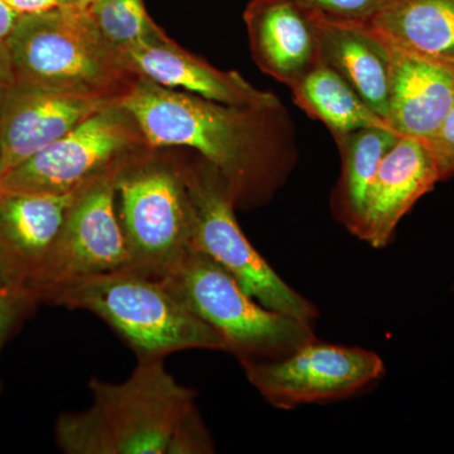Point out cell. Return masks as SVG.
Here are the masks:
<instances>
[{"label": "cell", "instance_id": "obj_1", "mask_svg": "<svg viewBox=\"0 0 454 454\" xmlns=\"http://www.w3.org/2000/svg\"><path fill=\"white\" fill-rule=\"evenodd\" d=\"M119 104L151 148L190 149L219 170L236 208L268 201L294 164V133L282 103L230 106L139 77Z\"/></svg>", "mask_w": 454, "mask_h": 454}, {"label": "cell", "instance_id": "obj_2", "mask_svg": "<svg viewBox=\"0 0 454 454\" xmlns=\"http://www.w3.org/2000/svg\"><path fill=\"white\" fill-rule=\"evenodd\" d=\"M94 404L57 419L56 442L68 454H168L196 393L179 384L163 358H138L121 384L92 379Z\"/></svg>", "mask_w": 454, "mask_h": 454}, {"label": "cell", "instance_id": "obj_3", "mask_svg": "<svg viewBox=\"0 0 454 454\" xmlns=\"http://www.w3.org/2000/svg\"><path fill=\"white\" fill-rule=\"evenodd\" d=\"M7 47L16 82L121 103L139 79L98 31L88 5L20 16Z\"/></svg>", "mask_w": 454, "mask_h": 454}, {"label": "cell", "instance_id": "obj_4", "mask_svg": "<svg viewBox=\"0 0 454 454\" xmlns=\"http://www.w3.org/2000/svg\"><path fill=\"white\" fill-rule=\"evenodd\" d=\"M47 304L83 309L106 322L138 358H166L184 349L226 351L223 336L191 312L162 280L131 269L68 284Z\"/></svg>", "mask_w": 454, "mask_h": 454}, {"label": "cell", "instance_id": "obj_5", "mask_svg": "<svg viewBox=\"0 0 454 454\" xmlns=\"http://www.w3.org/2000/svg\"><path fill=\"white\" fill-rule=\"evenodd\" d=\"M191 312L217 331L226 351L243 360H277L316 340L312 322L269 309L225 268L191 249L162 278Z\"/></svg>", "mask_w": 454, "mask_h": 454}, {"label": "cell", "instance_id": "obj_6", "mask_svg": "<svg viewBox=\"0 0 454 454\" xmlns=\"http://www.w3.org/2000/svg\"><path fill=\"white\" fill-rule=\"evenodd\" d=\"M116 208L131 270L162 279L191 247L186 155L152 149L116 182Z\"/></svg>", "mask_w": 454, "mask_h": 454}, {"label": "cell", "instance_id": "obj_7", "mask_svg": "<svg viewBox=\"0 0 454 454\" xmlns=\"http://www.w3.org/2000/svg\"><path fill=\"white\" fill-rule=\"evenodd\" d=\"M186 173L192 249L225 268L267 309L315 321L316 307L284 282L244 235L236 220L234 200L219 170L196 154L186 155Z\"/></svg>", "mask_w": 454, "mask_h": 454}, {"label": "cell", "instance_id": "obj_8", "mask_svg": "<svg viewBox=\"0 0 454 454\" xmlns=\"http://www.w3.org/2000/svg\"><path fill=\"white\" fill-rule=\"evenodd\" d=\"M152 149L131 114L113 104L9 170L4 188L52 195L77 192L121 172Z\"/></svg>", "mask_w": 454, "mask_h": 454}, {"label": "cell", "instance_id": "obj_9", "mask_svg": "<svg viewBox=\"0 0 454 454\" xmlns=\"http://www.w3.org/2000/svg\"><path fill=\"white\" fill-rule=\"evenodd\" d=\"M121 172L98 179L77 196L49 255L26 286L38 303L68 284L130 268L116 208Z\"/></svg>", "mask_w": 454, "mask_h": 454}, {"label": "cell", "instance_id": "obj_10", "mask_svg": "<svg viewBox=\"0 0 454 454\" xmlns=\"http://www.w3.org/2000/svg\"><path fill=\"white\" fill-rule=\"evenodd\" d=\"M240 363L262 397L286 411L352 395L385 372L384 361L375 352L317 340L286 357Z\"/></svg>", "mask_w": 454, "mask_h": 454}, {"label": "cell", "instance_id": "obj_11", "mask_svg": "<svg viewBox=\"0 0 454 454\" xmlns=\"http://www.w3.org/2000/svg\"><path fill=\"white\" fill-rule=\"evenodd\" d=\"M113 104L115 101L14 82L0 109L5 175L62 138L92 114Z\"/></svg>", "mask_w": 454, "mask_h": 454}, {"label": "cell", "instance_id": "obj_12", "mask_svg": "<svg viewBox=\"0 0 454 454\" xmlns=\"http://www.w3.org/2000/svg\"><path fill=\"white\" fill-rule=\"evenodd\" d=\"M77 192H0V286L26 288L56 243Z\"/></svg>", "mask_w": 454, "mask_h": 454}, {"label": "cell", "instance_id": "obj_13", "mask_svg": "<svg viewBox=\"0 0 454 454\" xmlns=\"http://www.w3.org/2000/svg\"><path fill=\"white\" fill-rule=\"evenodd\" d=\"M125 66L138 77L230 106L279 104L273 92L254 88L240 74L223 71L182 49L160 29L157 35L121 53Z\"/></svg>", "mask_w": 454, "mask_h": 454}, {"label": "cell", "instance_id": "obj_14", "mask_svg": "<svg viewBox=\"0 0 454 454\" xmlns=\"http://www.w3.org/2000/svg\"><path fill=\"white\" fill-rule=\"evenodd\" d=\"M438 182L437 166L426 143L400 137L370 184L352 234L376 249L387 247L400 220Z\"/></svg>", "mask_w": 454, "mask_h": 454}, {"label": "cell", "instance_id": "obj_15", "mask_svg": "<svg viewBox=\"0 0 454 454\" xmlns=\"http://www.w3.org/2000/svg\"><path fill=\"white\" fill-rule=\"evenodd\" d=\"M244 20L256 65L289 89L322 62L313 18L292 0H252Z\"/></svg>", "mask_w": 454, "mask_h": 454}, {"label": "cell", "instance_id": "obj_16", "mask_svg": "<svg viewBox=\"0 0 454 454\" xmlns=\"http://www.w3.org/2000/svg\"><path fill=\"white\" fill-rule=\"evenodd\" d=\"M310 16L316 25L322 61L339 73L373 112L387 121L389 44L369 22L336 20L317 13Z\"/></svg>", "mask_w": 454, "mask_h": 454}, {"label": "cell", "instance_id": "obj_17", "mask_svg": "<svg viewBox=\"0 0 454 454\" xmlns=\"http://www.w3.org/2000/svg\"><path fill=\"white\" fill-rule=\"evenodd\" d=\"M389 47L387 121L399 136L427 143L452 109L454 71Z\"/></svg>", "mask_w": 454, "mask_h": 454}, {"label": "cell", "instance_id": "obj_18", "mask_svg": "<svg viewBox=\"0 0 454 454\" xmlns=\"http://www.w3.org/2000/svg\"><path fill=\"white\" fill-rule=\"evenodd\" d=\"M369 25L390 46L454 71V0H389Z\"/></svg>", "mask_w": 454, "mask_h": 454}, {"label": "cell", "instance_id": "obj_19", "mask_svg": "<svg viewBox=\"0 0 454 454\" xmlns=\"http://www.w3.org/2000/svg\"><path fill=\"white\" fill-rule=\"evenodd\" d=\"M292 90L294 103L310 118L324 122L334 137L363 128H389L339 73L319 62ZM394 130V129H393Z\"/></svg>", "mask_w": 454, "mask_h": 454}, {"label": "cell", "instance_id": "obj_20", "mask_svg": "<svg viewBox=\"0 0 454 454\" xmlns=\"http://www.w3.org/2000/svg\"><path fill=\"white\" fill-rule=\"evenodd\" d=\"M389 128H363L334 137L342 158L336 193L337 211L349 231L356 225L367 191L387 152L400 139Z\"/></svg>", "mask_w": 454, "mask_h": 454}, {"label": "cell", "instance_id": "obj_21", "mask_svg": "<svg viewBox=\"0 0 454 454\" xmlns=\"http://www.w3.org/2000/svg\"><path fill=\"white\" fill-rule=\"evenodd\" d=\"M88 8L98 31L121 55L162 29L149 16L143 0H94Z\"/></svg>", "mask_w": 454, "mask_h": 454}, {"label": "cell", "instance_id": "obj_22", "mask_svg": "<svg viewBox=\"0 0 454 454\" xmlns=\"http://www.w3.org/2000/svg\"><path fill=\"white\" fill-rule=\"evenodd\" d=\"M38 304L28 289L0 286V352Z\"/></svg>", "mask_w": 454, "mask_h": 454}, {"label": "cell", "instance_id": "obj_23", "mask_svg": "<svg viewBox=\"0 0 454 454\" xmlns=\"http://www.w3.org/2000/svg\"><path fill=\"white\" fill-rule=\"evenodd\" d=\"M310 13L336 20L370 22L389 0H292Z\"/></svg>", "mask_w": 454, "mask_h": 454}, {"label": "cell", "instance_id": "obj_24", "mask_svg": "<svg viewBox=\"0 0 454 454\" xmlns=\"http://www.w3.org/2000/svg\"><path fill=\"white\" fill-rule=\"evenodd\" d=\"M214 446L197 409H192L179 424L168 454L212 453Z\"/></svg>", "mask_w": 454, "mask_h": 454}, {"label": "cell", "instance_id": "obj_25", "mask_svg": "<svg viewBox=\"0 0 454 454\" xmlns=\"http://www.w3.org/2000/svg\"><path fill=\"white\" fill-rule=\"evenodd\" d=\"M437 166L439 179L454 176V104L443 124L432 139L426 143Z\"/></svg>", "mask_w": 454, "mask_h": 454}, {"label": "cell", "instance_id": "obj_26", "mask_svg": "<svg viewBox=\"0 0 454 454\" xmlns=\"http://www.w3.org/2000/svg\"><path fill=\"white\" fill-rule=\"evenodd\" d=\"M14 82H16V74L9 56L7 42H0V109Z\"/></svg>", "mask_w": 454, "mask_h": 454}, {"label": "cell", "instance_id": "obj_27", "mask_svg": "<svg viewBox=\"0 0 454 454\" xmlns=\"http://www.w3.org/2000/svg\"><path fill=\"white\" fill-rule=\"evenodd\" d=\"M18 16L41 13L59 7L57 0H4Z\"/></svg>", "mask_w": 454, "mask_h": 454}, {"label": "cell", "instance_id": "obj_28", "mask_svg": "<svg viewBox=\"0 0 454 454\" xmlns=\"http://www.w3.org/2000/svg\"><path fill=\"white\" fill-rule=\"evenodd\" d=\"M20 17L4 0H0V42H7Z\"/></svg>", "mask_w": 454, "mask_h": 454}, {"label": "cell", "instance_id": "obj_29", "mask_svg": "<svg viewBox=\"0 0 454 454\" xmlns=\"http://www.w3.org/2000/svg\"><path fill=\"white\" fill-rule=\"evenodd\" d=\"M4 177H5L4 158H3V149H2V145H0V192H2L3 188H4Z\"/></svg>", "mask_w": 454, "mask_h": 454}, {"label": "cell", "instance_id": "obj_30", "mask_svg": "<svg viewBox=\"0 0 454 454\" xmlns=\"http://www.w3.org/2000/svg\"><path fill=\"white\" fill-rule=\"evenodd\" d=\"M59 5L71 7V5H88V0H57Z\"/></svg>", "mask_w": 454, "mask_h": 454}, {"label": "cell", "instance_id": "obj_31", "mask_svg": "<svg viewBox=\"0 0 454 454\" xmlns=\"http://www.w3.org/2000/svg\"><path fill=\"white\" fill-rule=\"evenodd\" d=\"M91 2H94V0H88V4H89V3H91Z\"/></svg>", "mask_w": 454, "mask_h": 454}]
</instances>
